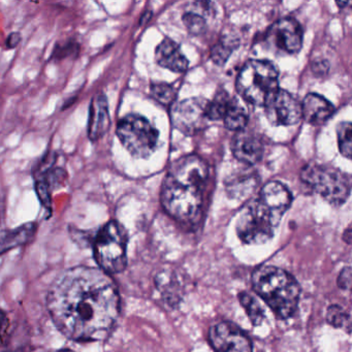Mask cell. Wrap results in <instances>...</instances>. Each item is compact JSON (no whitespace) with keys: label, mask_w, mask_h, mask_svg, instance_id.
Wrapping results in <instances>:
<instances>
[{"label":"cell","mask_w":352,"mask_h":352,"mask_svg":"<svg viewBox=\"0 0 352 352\" xmlns=\"http://www.w3.org/2000/svg\"><path fill=\"white\" fill-rule=\"evenodd\" d=\"M36 232V224L26 223L15 230L0 232V254L12 250L16 247L28 244L34 239Z\"/></svg>","instance_id":"ac0fdd59"},{"label":"cell","mask_w":352,"mask_h":352,"mask_svg":"<svg viewBox=\"0 0 352 352\" xmlns=\"http://www.w3.org/2000/svg\"><path fill=\"white\" fill-rule=\"evenodd\" d=\"M252 286L279 318H289L298 309L300 287L288 272L272 265L259 267L253 273Z\"/></svg>","instance_id":"3957f363"},{"label":"cell","mask_w":352,"mask_h":352,"mask_svg":"<svg viewBox=\"0 0 352 352\" xmlns=\"http://www.w3.org/2000/svg\"><path fill=\"white\" fill-rule=\"evenodd\" d=\"M127 236L119 222L112 220L96 234L94 241V256L102 271L117 274L126 267Z\"/></svg>","instance_id":"52a82bcc"},{"label":"cell","mask_w":352,"mask_h":352,"mask_svg":"<svg viewBox=\"0 0 352 352\" xmlns=\"http://www.w3.org/2000/svg\"><path fill=\"white\" fill-rule=\"evenodd\" d=\"M36 195H38V199H40L43 207H44L45 209L51 211V209H52V199H51V195H52V193L50 192L47 185L45 184L42 180H36Z\"/></svg>","instance_id":"f1b7e54d"},{"label":"cell","mask_w":352,"mask_h":352,"mask_svg":"<svg viewBox=\"0 0 352 352\" xmlns=\"http://www.w3.org/2000/svg\"><path fill=\"white\" fill-rule=\"evenodd\" d=\"M263 107L267 119L274 125H294L302 119L300 102L285 90L278 89Z\"/></svg>","instance_id":"7c38bea8"},{"label":"cell","mask_w":352,"mask_h":352,"mask_svg":"<svg viewBox=\"0 0 352 352\" xmlns=\"http://www.w3.org/2000/svg\"><path fill=\"white\" fill-rule=\"evenodd\" d=\"M239 42L232 36H224L212 49L211 58L217 65H226L234 49L238 48Z\"/></svg>","instance_id":"ffe728a7"},{"label":"cell","mask_w":352,"mask_h":352,"mask_svg":"<svg viewBox=\"0 0 352 352\" xmlns=\"http://www.w3.org/2000/svg\"><path fill=\"white\" fill-rule=\"evenodd\" d=\"M80 52V46L75 41H69L65 44L57 45L53 51L51 58L54 60H63L69 57H77Z\"/></svg>","instance_id":"4316f807"},{"label":"cell","mask_w":352,"mask_h":352,"mask_svg":"<svg viewBox=\"0 0 352 352\" xmlns=\"http://www.w3.org/2000/svg\"><path fill=\"white\" fill-rule=\"evenodd\" d=\"M209 337L216 352H253L250 338L230 321L211 327Z\"/></svg>","instance_id":"8fae6325"},{"label":"cell","mask_w":352,"mask_h":352,"mask_svg":"<svg viewBox=\"0 0 352 352\" xmlns=\"http://www.w3.org/2000/svg\"><path fill=\"white\" fill-rule=\"evenodd\" d=\"M209 177L207 164L197 155H187L170 166L162 187V205L178 221H195L203 205Z\"/></svg>","instance_id":"7a4b0ae2"},{"label":"cell","mask_w":352,"mask_h":352,"mask_svg":"<svg viewBox=\"0 0 352 352\" xmlns=\"http://www.w3.org/2000/svg\"><path fill=\"white\" fill-rule=\"evenodd\" d=\"M117 137L125 149L137 158L149 157L157 148L160 133L144 117L131 114L119 121Z\"/></svg>","instance_id":"ba28073f"},{"label":"cell","mask_w":352,"mask_h":352,"mask_svg":"<svg viewBox=\"0 0 352 352\" xmlns=\"http://www.w3.org/2000/svg\"><path fill=\"white\" fill-rule=\"evenodd\" d=\"M327 320L333 327H342L346 322L349 323V316L346 314L343 308L337 305H333L327 309Z\"/></svg>","instance_id":"83f0119b"},{"label":"cell","mask_w":352,"mask_h":352,"mask_svg":"<svg viewBox=\"0 0 352 352\" xmlns=\"http://www.w3.org/2000/svg\"><path fill=\"white\" fill-rule=\"evenodd\" d=\"M338 284L342 289H349L350 284H351V271L350 267H345L340 274L338 278Z\"/></svg>","instance_id":"f546056e"},{"label":"cell","mask_w":352,"mask_h":352,"mask_svg":"<svg viewBox=\"0 0 352 352\" xmlns=\"http://www.w3.org/2000/svg\"><path fill=\"white\" fill-rule=\"evenodd\" d=\"M111 120L106 96L98 94L92 98L88 120V137L90 141L102 139L110 129Z\"/></svg>","instance_id":"5bb4252c"},{"label":"cell","mask_w":352,"mask_h":352,"mask_svg":"<svg viewBox=\"0 0 352 352\" xmlns=\"http://www.w3.org/2000/svg\"><path fill=\"white\" fill-rule=\"evenodd\" d=\"M346 234V236H347V243L348 244H349L350 243V238H351V230H350V228H348L347 230H346L345 232V234Z\"/></svg>","instance_id":"d6a6232c"},{"label":"cell","mask_w":352,"mask_h":352,"mask_svg":"<svg viewBox=\"0 0 352 352\" xmlns=\"http://www.w3.org/2000/svg\"><path fill=\"white\" fill-rule=\"evenodd\" d=\"M283 215L257 197L241 212L236 234L245 244H263L273 238Z\"/></svg>","instance_id":"5b68a950"},{"label":"cell","mask_w":352,"mask_h":352,"mask_svg":"<svg viewBox=\"0 0 352 352\" xmlns=\"http://www.w3.org/2000/svg\"><path fill=\"white\" fill-rule=\"evenodd\" d=\"M340 152L344 157L351 158L352 129L350 122H341L337 127Z\"/></svg>","instance_id":"d4e9b609"},{"label":"cell","mask_w":352,"mask_h":352,"mask_svg":"<svg viewBox=\"0 0 352 352\" xmlns=\"http://www.w3.org/2000/svg\"><path fill=\"white\" fill-rule=\"evenodd\" d=\"M279 73L275 65L267 60L247 61L236 81V88L240 96L249 104L263 106L279 86Z\"/></svg>","instance_id":"277c9868"},{"label":"cell","mask_w":352,"mask_h":352,"mask_svg":"<svg viewBox=\"0 0 352 352\" xmlns=\"http://www.w3.org/2000/svg\"><path fill=\"white\" fill-rule=\"evenodd\" d=\"M8 325V317L6 313L0 309V337L5 333Z\"/></svg>","instance_id":"1f68e13d"},{"label":"cell","mask_w":352,"mask_h":352,"mask_svg":"<svg viewBox=\"0 0 352 352\" xmlns=\"http://www.w3.org/2000/svg\"><path fill=\"white\" fill-rule=\"evenodd\" d=\"M20 41H21V34H20L19 32H13V34H10L7 40L8 48H16L18 44H19Z\"/></svg>","instance_id":"4dcf8cb0"},{"label":"cell","mask_w":352,"mask_h":352,"mask_svg":"<svg viewBox=\"0 0 352 352\" xmlns=\"http://www.w3.org/2000/svg\"><path fill=\"white\" fill-rule=\"evenodd\" d=\"M6 352H23V351H6Z\"/></svg>","instance_id":"e575fe53"},{"label":"cell","mask_w":352,"mask_h":352,"mask_svg":"<svg viewBox=\"0 0 352 352\" xmlns=\"http://www.w3.org/2000/svg\"><path fill=\"white\" fill-rule=\"evenodd\" d=\"M302 117L306 122L312 125H322L331 118L335 113V107L316 94H307L300 104Z\"/></svg>","instance_id":"9a60e30c"},{"label":"cell","mask_w":352,"mask_h":352,"mask_svg":"<svg viewBox=\"0 0 352 352\" xmlns=\"http://www.w3.org/2000/svg\"><path fill=\"white\" fill-rule=\"evenodd\" d=\"M151 94L157 102L164 106H170L176 98V92L172 86L164 83L153 84L151 86Z\"/></svg>","instance_id":"484cf974"},{"label":"cell","mask_w":352,"mask_h":352,"mask_svg":"<svg viewBox=\"0 0 352 352\" xmlns=\"http://www.w3.org/2000/svg\"><path fill=\"white\" fill-rule=\"evenodd\" d=\"M257 185V180L253 175H245L243 177H236L234 180L228 184V192L234 197H246L254 191Z\"/></svg>","instance_id":"7402d4cb"},{"label":"cell","mask_w":352,"mask_h":352,"mask_svg":"<svg viewBox=\"0 0 352 352\" xmlns=\"http://www.w3.org/2000/svg\"><path fill=\"white\" fill-rule=\"evenodd\" d=\"M205 98H188L176 102L170 108L173 125L184 135H191L204 131L209 123Z\"/></svg>","instance_id":"9c48e42d"},{"label":"cell","mask_w":352,"mask_h":352,"mask_svg":"<svg viewBox=\"0 0 352 352\" xmlns=\"http://www.w3.org/2000/svg\"><path fill=\"white\" fill-rule=\"evenodd\" d=\"M67 178L69 175L67 170L61 168H52L45 172L42 176L38 177L36 180H42L52 193L53 191L58 190L61 187L65 186L67 184Z\"/></svg>","instance_id":"603a6c76"},{"label":"cell","mask_w":352,"mask_h":352,"mask_svg":"<svg viewBox=\"0 0 352 352\" xmlns=\"http://www.w3.org/2000/svg\"><path fill=\"white\" fill-rule=\"evenodd\" d=\"M58 352H73V351H71V350H61V351H58Z\"/></svg>","instance_id":"836d02e7"},{"label":"cell","mask_w":352,"mask_h":352,"mask_svg":"<svg viewBox=\"0 0 352 352\" xmlns=\"http://www.w3.org/2000/svg\"><path fill=\"white\" fill-rule=\"evenodd\" d=\"M230 96L226 91H219L212 102H208L207 114L209 120H220L223 118Z\"/></svg>","instance_id":"cb8c5ba5"},{"label":"cell","mask_w":352,"mask_h":352,"mask_svg":"<svg viewBox=\"0 0 352 352\" xmlns=\"http://www.w3.org/2000/svg\"><path fill=\"white\" fill-rule=\"evenodd\" d=\"M239 298H240L241 304L246 310L251 323L255 325V327L261 325L263 323V319H265V310H263L261 305L257 302L256 298H253L252 296L247 294V292H241Z\"/></svg>","instance_id":"44dd1931"},{"label":"cell","mask_w":352,"mask_h":352,"mask_svg":"<svg viewBox=\"0 0 352 352\" xmlns=\"http://www.w3.org/2000/svg\"><path fill=\"white\" fill-rule=\"evenodd\" d=\"M302 182L318 193L331 205H343L350 195L351 183L349 176L333 166L310 164L302 168Z\"/></svg>","instance_id":"8992f818"},{"label":"cell","mask_w":352,"mask_h":352,"mask_svg":"<svg viewBox=\"0 0 352 352\" xmlns=\"http://www.w3.org/2000/svg\"><path fill=\"white\" fill-rule=\"evenodd\" d=\"M267 42L271 48L285 54H294L302 46V30L292 18L278 20L270 28Z\"/></svg>","instance_id":"30bf717a"},{"label":"cell","mask_w":352,"mask_h":352,"mask_svg":"<svg viewBox=\"0 0 352 352\" xmlns=\"http://www.w3.org/2000/svg\"><path fill=\"white\" fill-rule=\"evenodd\" d=\"M158 65L175 73H183L188 69V60L174 41H162L155 51Z\"/></svg>","instance_id":"e0dca14e"},{"label":"cell","mask_w":352,"mask_h":352,"mask_svg":"<svg viewBox=\"0 0 352 352\" xmlns=\"http://www.w3.org/2000/svg\"><path fill=\"white\" fill-rule=\"evenodd\" d=\"M248 113L244 107L236 98H230L222 118L226 129L236 133L242 131L248 123Z\"/></svg>","instance_id":"d6986e66"},{"label":"cell","mask_w":352,"mask_h":352,"mask_svg":"<svg viewBox=\"0 0 352 352\" xmlns=\"http://www.w3.org/2000/svg\"><path fill=\"white\" fill-rule=\"evenodd\" d=\"M232 151L239 162L253 166L263 158V146L256 135L242 131L232 138Z\"/></svg>","instance_id":"4fadbf2b"},{"label":"cell","mask_w":352,"mask_h":352,"mask_svg":"<svg viewBox=\"0 0 352 352\" xmlns=\"http://www.w3.org/2000/svg\"><path fill=\"white\" fill-rule=\"evenodd\" d=\"M48 308L56 327L69 339L100 341L118 319L120 298L102 270L74 267L53 284Z\"/></svg>","instance_id":"6da1fadb"},{"label":"cell","mask_w":352,"mask_h":352,"mask_svg":"<svg viewBox=\"0 0 352 352\" xmlns=\"http://www.w3.org/2000/svg\"><path fill=\"white\" fill-rule=\"evenodd\" d=\"M214 11L213 3L208 1L188 3L183 15V22L191 34L199 36L207 30L208 20L213 17Z\"/></svg>","instance_id":"2e32d148"}]
</instances>
